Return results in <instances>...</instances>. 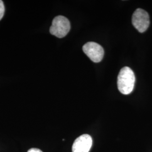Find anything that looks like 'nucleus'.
<instances>
[{
    "label": "nucleus",
    "mask_w": 152,
    "mask_h": 152,
    "mask_svg": "<svg viewBox=\"0 0 152 152\" xmlns=\"http://www.w3.org/2000/svg\"><path fill=\"white\" fill-rule=\"evenodd\" d=\"M82 49L85 54L93 62L99 63L103 58L104 54L103 48L96 42H88L84 45Z\"/></svg>",
    "instance_id": "20e7f679"
},
{
    "label": "nucleus",
    "mask_w": 152,
    "mask_h": 152,
    "mask_svg": "<svg viewBox=\"0 0 152 152\" xmlns=\"http://www.w3.org/2000/svg\"><path fill=\"white\" fill-rule=\"evenodd\" d=\"M5 13V6L2 1L0 0V20L3 18Z\"/></svg>",
    "instance_id": "423d86ee"
},
{
    "label": "nucleus",
    "mask_w": 152,
    "mask_h": 152,
    "mask_svg": "<svg viewBox=\"0 0 152 152\" xmlns=\"http://www.w3.org/2000/svg\"><path fill=\"white\" fill-rule=\"evenodd\" d=\"M92 145V137L88 134L77 137L72 145V152H89Z\"/></svg>",
    "instance_id": "39448f33"
},
{
    "label": "nucleus",
    "mask_w": 152,
    "mask_h": 152,
    "mask_svg": "<svg viewBox=\"0 0 152 152\" xmlns=\"http://www.w3.org/2000/svg\"><path fill=\"white\" fill-rule=\"evenodd\" d=\"M135 82V76L132 70L127 66L122 68L117 78V86L121 93L130 94L134 90Z\"/></svg>",
    "instance_id": "f257e3e1"
},
{
    "label": "nucleus",
    "mask_w": 152,
    "mask_h": 152,
    "mask_svg": "<svg viewBox=\"0 0 152 152\" xmlns=\"http://www.w3.org/2000/svg\"><path fill=\"white\" fill-rule=\"evenodd\" d=\"M28 152H42V151L37 148H31L28 151Z\"/></svg>",
    "instance_id": "0eeeda50"
},
{
    "label": "nucleus",
    "mask_w": 152,
    "mask_h": 152,
    "mask_svg": "<svg viewBox=\"0 0 152 152\" xmlns=\"http://www.w3.org/2000/svg\"><path fill=\"white\" fill-rule=\"evenodd\" d=\"M70 29L71 24L69 20L64 16L59 15L53 19L50 32L58 38H63L68 33Z\"/></svg>",
    "instance_id": "f03ea898"
},
{
    "label": "nucleus",
    "mask_w": 152,
    "mask_h": 152,
    "mask_svg": "<svg viewBox=\"0 0 152 152\" xmlns=\"http://www.w3.org/2000/svg\"><path fill=\"white\" fill-rule=\"evenodd\" d=\"M132 22L134 27L139 32H144L149 26V16L147 11L137 9L133 14Z\"/></svg>",
    "instance_id": "7ed1b4c3"
}]
</instances>
